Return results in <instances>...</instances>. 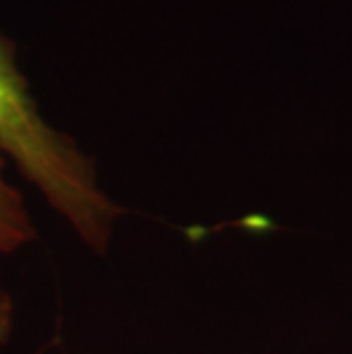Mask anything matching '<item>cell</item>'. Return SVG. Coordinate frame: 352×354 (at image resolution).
<instances>
[{
    "instance_id": "1",
    "label": "cell",
    "mask_w": 352,
    "mask_h": 354,
    "mask_svg": "<svg viewBox=\"0 0 352 354\" xmlns=\"http://www.w3.org/2000/svg\"><path fill=\"white\" fill-rule=\"evenodd\" d=\"M0 151L50 210L92 252L108 250L122 208L96 176L94 162L69 135L48 124L17 59V46L0 32Z\"/></svg>"
},
{
    "instance_id": "2",
    "label": "cell",
    "mask_w": 352,
    "mask_h": 354,
    "mask_svg": "<svg viewBox=\"0 0 352 354\" xmlns=\"http://www.w3.org/2000/svg\"><path fill=\"white\" fill-rule=\"evenodd\" d=\"M10 160L0 151V256L14 254L35 240V227L28 215L26 201L17 185L7 178Z\"/></svg>"
},
{
    "instance_id": "3",
    "label": "cell",
    "mask_w": 352,
    "mask_h": 354,
    "mask_svg": "<svg viewBox=\"0 0 352 354\" xmlns=\"http://www.w3.org/2000/svg\"><path fill=\"white\" fill-rule=\"evenodd\" d=\"M10 331H12V302L3 297L0 299V343H5Z\"/></svg>"
}]
</instances>
